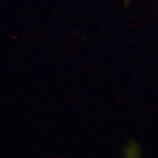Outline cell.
Wrapping results in <instances>:
<instances>
[{"label":"cell","instance_id":"obj_1","mask_svg":"<svg viewBox=\"0 0 158 158\" xmlns=\"http://www.w3.org/2000/svg\"><path fill=\"white\" fill-rule=\"evenodd\" d=\"M126 1H128V0H126Z\"/></svg>","mask_w":158,"mask_h":158}]
</instances>
